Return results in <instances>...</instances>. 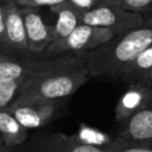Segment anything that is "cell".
I'll return each instance as SVG.
<instances>
[{
	"label": "cell",
	"instance_id": "6",
	"mask_svg": "<svg viewBox=\"0 0 152 152\" xmlns=\"http://www.w3.org/2000/svg\"><path fill=\"white\" fill-rule=\"evenodd\" d=\"M59 108L61 101L49 100L13 101L8 106V109L18 122L27 131L46 126L59 114Z\"/></svg>",
	"mask_w": 152,
	"mask_h": 152
},
{
	"label": "cell",
	"instance_id": "11",
	"mask_svg": "<svg viewBox=\"0 0 152 152\" xmlns=\"http://www.w3.org/2000/svg\"><path fill=\"white\" fill-rule=\"evenodd\" d=\"M152 93V86L133 83L128 84V89L121 95L114 109V118L116 124H124L128 120L142 104L147 101Z\"/></svg>",
	"mask_w": 152,
	"mask_h": 152
},
{
	"label": "cell",
	"instance_id": "19",
	"mask_svg": "<svg viewBox=\"0 0 152 152\" xmlns=\"http://www.w3.org/2000/svg\"><path fill=\"white\" fill-rule=\"evenodd\" d=\"M101 0H66V2L70 6H72L76 11H78L80 14L86 12V11H88V10H90L91 7H94Z\"/></svg>",
	"mask_w": 152,
	"mask_h": 152
},
{
	"label": "cell",
	"instance_id": "17",
	"mask_svg": "<svg viewBox=\"0 0 152 152\" xmlns=\"http://www.w3.org/2000/svg\"><path fill=\"white\" fill-rule=\"evenodd\" d=\"M109 2H113L115 5H119L120 7L137 12L141 15H152V0H107Z\"/></svg>",
	"mask_w": 152,
	"mask_h": 152
},
{
	"label": "cell",
	"instance_id": "14",
	"mask_svg": "<svg viewBox=\"0 0 152 152\" xmlns=\"http://www.w3.org/2000/svg\"><path fill=\"white\" fill-rule=\"evenodd\" d=\"M50 10L57 17L56 24L52 26V33H53L52 42H57L65 38L81 24L80 12L76 11L68 2L53 6Z\"/></svg>",
	"mask_w": 152,
	"mask_h": 152
},
{
	"label": "cell",
	"instance_id": "12",
	"mask_svg": "<svg viewBox=\"0 0 152 152\" xmlns=\"http://www.w3.org/2000/svg\"><path fill=\"white\" fill-rule=\"evenodd\" d=\"M28 135V131L18 122L8 107L0 109V140L7 147L14 148L21 145Z\"/></svg>",
	"mask_w": 152,
	"mask_h": 152
},
{
	"label": "cell",
	"instance_id": "18",
	"mask_svg": "<svg viewBox=\"0 0 152 152\" xmlns=\"http://www.w3.org/2000/svg\"><path fill=\"white\" fill-rule=\"evenodd\" d=\"M19 7H53L61 4L66 2V0H14Z\"/></svg>",
	"mask_w": 152,
	"mask_h": 152
},
{
	"label": "cell",
	"instance_id": "5",
	"mask_svg": "<svg viewBox=\"0 0 152 152\" xmlns=\"http://www.w3.org/2000/svg\"><path fill=\"white\" fill-rule=\"evenodd\" d=\"M144 19V15L125 10L107 0H101L94 7L80 14L82 24L108 28L116 34L140 26Z\"/></svg>",
	"mask_w": 152,
	"mask_h": 152
},
{
	"label": "cell",
	"instance_id": "9",
	"mask_svg": "<svg viewBox=\"0 0 152 152\" xmlns=\"http://www.w3.org/2000/svg\"><path fill=\"white\" fill-rule=\"evenodd\" d=\"M118 138L129 141H152V93L142 107L121 124Z\"/></svg>",
	"mask_w": 152,
	"mask_h": 152
},
{
	"label": "cell",
	"instance_id": "8",
	"mask_svg": "<svg viewBox=\"0 0 152 152\" xmlns=\"http://www.w3.org/2000/svg\"><path fill=\"white\" fill-rule=\"evenodd\" d=\"M39 10L40 8L38 7H20L26 31L28 52L32 56H40L53 40L52 26L45 23Z\"/></svg>",
	"mask_w": 152,
	"mask_h": 152
},
{
	"label": "cell",
	"instance_id": "4",
	"mask_svg": "<svg viewBox=\"0 0 152 152\" xmlns=\"http://www.w3.org/2000/svg\"><path fill=\"white\" fill-rule=\"evenodd\" d=\"M115 34L112 30L81 23L69 36L52 42L39 57L53 58L63 55H81L101 46Z\"/></svg>",
	"mask_w": 152,
	"mask_h": 152
},
{
	"label": "cell",
	"instance_id": "21",
	"mask_svg": "<svg viewBox=\"0 0 152 152\" xmlns=\"http://www.w3.org/2000/svg\"><path fill=\"white\" fill-rule=\"evenodd\" d=\"M12 57H15V56L11 55V53H7V52H4V51H0V63L8 59V58H12Z\"/></svg>",
	"mask_w": 152,
	"mask_h": 152
},
{
	"label": "cell",
	"instance_id": "16",
	"mask_svg": "<svg viewBox=\"0 0 152 152\" xmlns=\"http://www.w3.org/2000/svg\"><path fill=\"white\" fill-rule=\"evenodd\" d=\"M24 81L0 82V109L7 108L17 97Z\"/></svg>",
	"mask_w": 152,
	"mask_h": 152
},
{
	"label": "cell",
	"instance_id": "10",
	"mask_svg": "<svg viewBox=\"0 0 152 152\" xmlns=\"http://www.w3.org/2000/svg\"><path fill=\"white\" fill-rule=\"evenodd\" d=\"M51 58L39 56H15L0 63V82L24 81L33 72L45 68Z\"/></svg>",
	"mask_w": 152,
	"mask_h": 152
},
{
	"label": "cell",
	"instance_id": "2",
	"mask_svg": "<svg viewBox=\"0 0 152 152\" xmlns=\"http://www.w3.org/2000/svg\"><path fill=\"white\" fill-rule=\"evenodd\" d=\"M88 78V71L80 56L53 57L45 68L24 80L14 101H61L72 95Z\"/></svg>",
	"mask_w": 152,
	"mask_h": 152
},
{
	"label": "cell",
	"instance_id": "20",
	"mask_svg": "<svg viewBox=\"0 0 152 152\" xmlns=\"http://www.w3.org/2000/svg\"><path fill=\"white\" fill-rule=\"evenodd\" d=\"M0 51L10 53V51L7 49V44H6V38H5V18H4L2 0H0Z\"/></svg>",
	"mask_w": 152,
	"mask_h": 152
},
{
	"label": "cell",
	"instance_id": "1",
	"mask_svg": "<svg viewBox=\"0 0 152 152\" xmlns=\"http://www.w3.org/2000/svg\"><path fill=\"white\" fill-rule=\"evenodd\" d=\"M152 44V15L129 31L118 33L101 46L77 55L82 58L89 77L120 78L138 56Z\"/></svg>",
	"mask_w": 152,
	"mask_h": 152
},
{
	"label": "cell",
	"instance_id": "13",
	"mask_svg": "<svg viewBox=\"0 0 152 152\" xmlns=\"http://www.w3.org/2000/svg\"><path fill=\"white\" fill-rule=\"evenodd\" d=\"M120 78L128 84L139 83L152 86V44L138 56Z\"/></svg>",
	"mask_w": 152,
	"mask_h": 152
},
{
	"label": "cell",
	"instance_id": "3",
	"mask_svg": "<svg viewBox=\"0 0 152 152\" xmlns=\"http://www.w3.org/2000/svg\"><path fill=\"white\" fill-rule=\"evenodd\" d=\"M12 152H112L107 144L97 145L77 135L62 132L37 131Z\"/></svg>",
	"mask_w": 152,
	"mask_h": 152
},
{
	"label": "cell",
	"instance_id": "15",
	"mask_svg": "<svg viewBox=\"0 0 152 152\" xmlns=\"http://www.w3.org/2000/svg\"><path fill=\"white\" fill-rule=\"evenodd\" d=\"M108 145L112 152H152V141H129L116 138Z\"/></svg>",
	"mask_w": 152,
	"mask_h": 152
},
{
	"label": "cell",
	"instance_id": "22",
	"mask_svg": "<svg viewBox=\"0 0 152 152\" xmlns=\"http://www.w3.org/2000/svg\"><path fill=\"white\" fill-rule=\"evenodd\" d=\"M0 152H12V148L7 147V146L0 140Z\"/></svg>",
	"mask_w": 152,
	"mask_h": 152
},
{
	"label": "cell",
	"instance_id": "7",
	"mask_svg": "<svg viewBox=\"0 0 152 152\" xmlns=\"http://www.w3.org/2000/svg\"><path fill=\"white\" fill-rule=\"evenodd\" d=\"M5 18V38L10 53L15 56H32L28 52L26 31L20 7L14 0H2Z\"/></svg>",
	"mask_w": 152,
	"mask_h": 152
}]
</instances>
